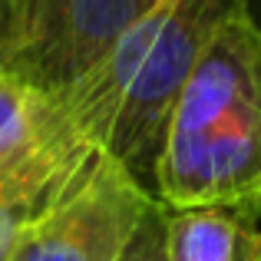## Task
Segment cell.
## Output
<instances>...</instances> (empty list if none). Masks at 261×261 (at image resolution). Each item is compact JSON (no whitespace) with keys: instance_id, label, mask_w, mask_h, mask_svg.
I'll return each mask as SVG.
<instances>
[{"instance_id":"1","label":"cell","mask_w":261,"mask_h":261,"mask_svg":"<svg viewBox=\"0 0 261 261\" xmlns=\"http://www.w3.org/2000/svg\"><path fill=\"white\" fill-rule=\"evenodd\" d=\"M152 182L166 208L261 215V23L245 4L222 13L198 50Z\"/></svg>"},{"instance_id":"2","label":"cell","mask_w":261,"mask_h":261,"mask_svg":"<svg viewBox=\"0 0 261 261\" xmlns=\"http://www.w3.org/2000/svg\"><path fill=\"white\" fill-rule=\"evenodd\" d=\"M159 0H0V70L46 96L83 80Z\"/></svg>"},{"instance_id":"3","label":"cell","mask_w":261,"mask_h":261,"mask_svg":"<svg viewBox=\"0 0 261 261\" xmlns=\"http://www.w3.org/2000/svg\"><path fill=\"white\" fill-rule=\"evenodd\" d=\"M155 195L96 149L63 195L30 225L13 261H119Z\"/></svg>"},{"instance_id":"4","label":"cell","mask_w":261,"mask_h":261,"mask_svg":"<svg viewBox=\"0 0 261 261\" xmlns=\"http://www.w3.org/2000/svg\"><path fill=\"white\" fill-rule=\"evenodd\" d=\"M235 4L245 0H175L116 113L106 152L119 166H126L146 189L155 178L169 116L192 73V63L218 17Z\"/></svg>"},{"instance_id":"5","label":"cell","mask_w":261,"mask_h":261,"mask_svg":"<svg viewBox=\"0 0 261 261\" xmlns=\"http://www.w3.org/2000/svg\"><path fill=\"white\" fill-rule=\"evenodd\" d=\"M89 152H96V146L76 133H63L33 159L0 172V261H13L30 225L63 195Z\"/></svg>"},{"instance_id":"6","label":"cell","mask_w":261,"mask_h":261,"mask_svg":"<svg viewBox=\"0 0 261 261\" xmlns=\"http://www.w3.org/2000/svg\"><path fill=\"white\" fill-rule=\"evenodd\" d=\"M73 133L57 99L0 70V172L33 159L46 142Z\"/></svg>"},{"instance_id":"7","label":"cell","mask_w":261,"mask_h":261,"mask_svg":"<svg viewBox=\"0 0 261 261\" xmlns=\"http://www.w3.org/2000/svg\"><path fill=\"white\" fill-rule=\"evenodd\" d=\"M258 231L225 208H169V261H248Z\"/></svg>"},{"instance_id":"8","label":"cell","mask_w":261,"mask_h":261,"mask_svg":"<svg viewBox=\"0 0 261 261\" xmlns=\"http://www.w3.org/2000/svg\"><path fill=\"white\" fill-rule=\"evenodd\" d=\"M166 218H169V208L155 198V205L149 208V215L136 228L133 242L126 245L119 261H169V255H166Z\"/></svg>"},{"instance_id":"9","label":"cell","mask_w":261,"mask_h":261,"mask_svg":"<svg viewBox=\"0 0 261 261\" xmlns=\"http://www.w3.org/2000/svg\"><path fill=\"white\" fill-rule=\"evenodd\" d=\"M248 261H261V231H258V238H255V248H251V258Z\"/></svg>"}]
</instances>
